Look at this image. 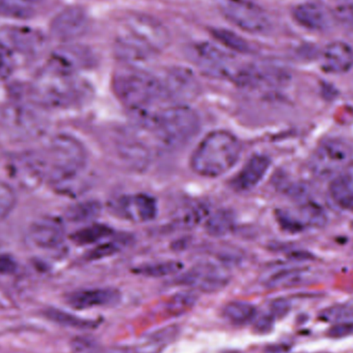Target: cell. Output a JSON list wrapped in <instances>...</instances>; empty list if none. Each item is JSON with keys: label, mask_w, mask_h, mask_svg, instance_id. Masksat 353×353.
Instances as JSON below:
<instances>
[{"label": "cell", "mask_w": 353, "mask_h": 353, "mask_svg": "<svg viewBox=\"0 0 353 353\" xmlns=\"http://www.w3.org/2000/svg\"><path fill=\"white\" fill-rule=\"evenodd\" d=\"M220 12L241 30L254 34L265 33L271 29L267 12L249 0H220Z\"/></svg>", "instance_id": "7"}, {"label": "cell", "mask_w": 353, "mask_h": 353, "mask_svg": "<svg viewBox=\"0 0 353 353\" xmlns=\"http://www.w3.org/2000/svg\"><path fill=\"white\" fill-rule=\"evenodd\" d=\"M292 17L298 24L309 30H325L329 26V19L325 10L312 2L296 6L292 10Z\"/></svg>", "instance_id": "24"}, {"label": "cell", "mask_w": 353, "mask_h": 353, "mask_svg": "<svg viewBox=\"0 0 353 353\" xmlns=\"http://www.w3.org/2000/svg\"><path fill=\"white\" fill-rule=\"evenodd\" d=\"M242 153L238 137L226 130H214L203 137L190 157V168L203 178H218L232 169Z\"/></svg>", "instance_id": "5"}, {"label": "cell", "mask_w": 353, "mask_h": 353, "mask_svg": "<svg viewBox=\"0 0 353 353\" xmlns=\"http://www.w3.org/2000/svg\"><path fill=\"white\" fill-rule=\"evenodd\" d=\"M161 80L171 99L176 103H184L199 95V81L188 68H170Z\"/></svg>", "instance_id": "15"}, {"label": "cell", "mask_w": 353, "mask_h": 353, "mask_svg": "<svg viewBox=\"0 0 353 353\" xmlns=\"http://www.w3.org/2000/svg\"><path fill=\"white\" fill-rule=\"evenodd\" d=\"M352 149L347 143L338 139H330L321 143L310 161V169L315 176L327 178L340 173L352 163Z\"/></svg>", "instance_id": "9"}, {"label": "cell", "mask_w": 353, "mask_h": 353, "mask_svg": "<svg viewBox=\"0 0 353 353\" xmlns=\"http://www.w3.org/2000/svg\"><path fill=\"white\" fill-rule=\"evenodd\" d=\"M124 243H125V241L114 240L108 243V244L99 245L97 248L93 249L92 252L89 254V259H99L115 254L121 249Z\"/></svg>", "instance_id": "38"}, {"label": "cell", "mask_w": 353, "mask_h": 353, "mask_svg": "<svg viewBox=\"0 0 353 353\" xmlns=\"http://www.w3.org/2000/svg\"><path fill=\"white\" fill-rule=\"evenodd\" d=\"M271 161L265 155L251 157L241 171L234 176L230 186L239 192L251 190L259 184L269 171Z\"/></svg>", "instance_id": "18"}, {"label": "cell", "mask_w": 353, "mask_h": 353, "mask_svg": "<svg viewBox=\"0 0 353 353\" xmlns=\"http://www.w3.org/2000/svg\"><path fill=\"white\" fill-rule=\"evenodd\" d=\"M190 56L203 74L216 79H228L234 82L242 68L230 54L209 43L193 45Z\"/></svg>", "instance_id": "8"}, {"label": "cell", "mask_w": 353, "mask_h": 353, "mask_svg": "<svg viewBox=\"0 0 353 353\" xmlns=\"http://www.w3.org/2000/svg\"><path fill=\"white\" fill-rule=\"evenodd\" d=\"M309 280V272L305 269L281 270L268 279L270 288H288L304 284Z\"/></svg>", "instance_id": "28"}, {"label": "cell", "mask_w": 353, "mask_h": 353, "mask_svg": "<svg viewBox=\"0 0 353 353\" xmlns=\"http://www.w3.org/2000/svg\"><path fill=\"white\" fill-rule=\"evenodd\" d=\"M46 179L58 192L77 194L87 181V152L80 141L68 134L54 137L41 151Z\"/></svg>", "instance_id": "2"}, {"label": "cell", "mask_w": 353, "mask_h": 353, "mask_svg": "<svg viewBox=\"0 0 353 353\" xmlns=\"http://www.w3.org/2000/svg\"><path fill=\"white\" fill-rule=\"evenodd\" d=\"M122 159L136 169L146 168L151 159L150 150L147 145L136 137H124L118 142Z\"/></svg>", "instance_id": "23"}, {"label": "cell", "mask_w": 353, "mask_h": 353, "mask_svg": "<svg viewBox=\"0 0 353 353\" xmlns=\"http://www.w3.org/2000/svg\"><path fill=\"white\" fill-rule=\"evenodd\" d=\"M234 218L232 214L226 211H219L208 219L207 228L209 234L214 236H223L232 230Z\"/></svg>", "instance_id": "34"}, {"label": "cell", "mask_w": 353, "mask_h": 353, "mask_svg": "<svg viewBox=\"0 0 353 353\" xmlns=\"http://www.w3.org/2000/svg\"><path fill=\"white\" fill-rule=\"evenodd\" d=\"M327 335L334 339L353 336V321L347 323H336L327 331Z\"/></svg>", "instance_id": "39"}, {"label": "cell", "mask_w": 353, "mask_h": 353, "mask_svg": "<svg viewBox=\"0 0 353 353\" xmlns=\"http://www.w3.org/2000/svg\"><path fill=\"white\" fill-rule=\"evenodd\" d=\"M197 300V294L190 290L178 292L168 301L165 309L171 316H182L192 310Z\"/></svg>", "instance_id": "30"}, {"label": "cell", "mask_w": 353, "mask_h": 353, "mask_svg": "<svg viewBox=\"0 0 353 353\" xmlns=\"http://www.w3.org/2000/svg\"><path fill=\"white\" fill-rule=\"evenodd\" d=\"M49 60L62 68L78 74L80 70L91 68L94 64L95 57L88 48L83 46H65L52 54Z\"/></svg>", "instance_id": "19"}, {"label": "cell", "mask_w": 353, "mask_h": 353, "mask_svg": "<svg viewBox=\"0 0 353 353\" xmlns=\"http://www.w3.org/2000/svg\"><path fill=\"white\" fill-rule=\"evenodd\" d=\"M12 171L17 181L29 188L46 180L45 168L39 152L24 153L17 157L12 161Z\"/></svg>", "instance_id": "17"}, {"label": "cell", "mask_w": 353, "mask_h": 353, "mask_svg": "<svg viewBox=\"0 0 353 353\" xmlns=\"http://www.w3.org/2000/svg\"><path fill=\"white\" fill-rule=\"evenodd\" d=\"M16 68L12 50L0 41V80L10 78Z\"/></svg>", "instance_id": "36"}, {"label": "cell", "mask_w": 353, "mask_h": 353, "mask_svg": "<svg viewBox=\"0 0 353 353\" xmlns=\"http://www.w3.org/2000/svg\"><path fill=\"white\" fill-rule=\"evenodd\" d=\"M101 207L95 201H87L74 205L68 212V217L72 221H87L99 215Z\"/></svg>", "instance_id": "35"}, {"label": "cell", "mask_w": 353, "mask_h": 353, "mask_svg": "<svg viewBox=\"0 0 353 353\" xmlns=\"http://www.w3.org/2000/svg\"><path fill=\"white\" fill-rule=\"evenodd\" d=\"M16 205V194L12 187L0 182V221L6 219Z\"/></svg>", "instance_id": "37"}, {"label": "cell", "mask_w": 353, "mask_h": 353, "mask_svg": "<svg viewBox=\"0 0 353 353\" xmlns=\"http://www.w3.org/2000/svg\"><path fill=\"white\" fill-rule=\"evenodd\" d=\"M180 333L178 325H168L149 333L139 340L134 353H161L170 344L173 343Z\"/></svg>", "instance_id": "22"}, {"label": "cell", "mask_w": 353, "mask_h": 353, "mask_svg": "<svg viewBox=\"0 0 353 353\" xmlns=\"http://www.w3.org/2000/svg\"><path fill=\"white\" fill-rule=\"evenodd\" d=\"M121 299V292L115 288H93L72 292L68 296V303L77 310H85L115 306Z\"/></svg>", "instance_id": "16"}, {"label": "cell", "mask_w": 353, "mask_h": 353, "mask_svg": "<svg viewBox=\"0 0 353 353\" xmlns=\"http://www.w3.org/2000/svg\"><path fill=\"white\" fill-rule=\"evenodd\" d=\"M230 279V274L224 268L213 263H201L182 274L176 280V283L199 292L212 294L223 290Z\"/></svg>", "instance_id": "10"}, {"label": "cell", "mask_w": 353, "mask_h": 353, "mask_svg": "<svg viewBox=\"0 0 353 353\" xmlns=\"http://www.w3.org/2000/svg\"><path fill=\"white\" fill-rule=\"evenodd\" d=\"M353 66V49L344 41H334L323 54L321 68L330 74H344Z\"/></svg>", "instance_id": "21"}, {"label": "cell", "mask_w": 353, "mask_h": 353, "mask_svg": "<svg viewBox=\"0 0 353 353\" xmlns=\"http://www.w3.org/2000/svg\"><path fill=\"white\" fill-rule=\"evenodd\" d=\"M90 18L82 6H72L56 14L51 22L50 32L54 39L63 43L76 41L88 30Z\"/></svg>", "instance_id": "12"}, {"label": "cell", "mask_w": 353, "mask_h": 353, "mask_svg": "<svg viewBox=\"0 0 353 353\" xmlns=\"http://www.w3.org/2000/svg\"><path fill=\"white\" fill-rule=\"evenodd\" d=\"M330 192L338 205L353 209V161L332 181Z\"/></svg>", "instance_id": "25"}, {"label": "cell", "mask_w": 353, "mask_h": 353, "mask_svg": "<svg viewBox=\"0 0 353 353\" xmlns=\"http://www.w3.org/2000/svg\"><path fill=\"white\" fill-rule=\"evenodd\" d=\"M201 120L194 110L185 103L165 108L145 132L152 134L167 149H179L188 144L199 132Z\"/></svg>", "instance_id": "6"}, {"label": "cell", "mask_w": 353, "mask_h": 353, "mask_svg": "<svg viewBox=\"0 0 353 353\" xmlns=\"http://www.w3.org/2000/svg\"><path fill=\"white\" fill-rule=\"evenodd\" d=\"M336 18L340 21V22L343 23L344 25H347V26L353 27V6H342L337 8L335 12Z\"/></svg>", "instance_id": "41"}, {"label": "cell", "mask_w": 353, "mask_h": 353, "mask_svg": "<svg viewBox=\"0 0 353 353\" xmlns=\"http://www.w3.org/2000/svg\"><path fill=\"white\" fill-rule=\"evenodd\" d=\"M182 268V263L179 261H161V263L141 265L134 269V273L146 276V277H165V276L179 273Z\"/></svg>", "instance_id": "31"}, {"label": "cell", "mask_w": 353, "mask_h": 353, "mask_svg": "<svg viewBox=\"0 0 353 353\" xmlns=\"http://www.w3.org/2000/svg\"><path fill=\"white\" fill-rule=\"evenodd\" d=\"M88 353H134L132 350L122 346H110V347L101 348V350H91Z\"/></svg>", "instance_id": "43"}, {"label": "cell", "mask_w": 353, "mask_h": 353, "mask_svg": "<svg viewBox=\"0 0 353 353\" xmlns=\"http://www.w3.org/2000/svg\"><path fill=\"white\" fill-rule=\"evenodd\" d=\"M2 122L8 130L16 136H37L43 130L41 116L32 109V105L14 103L2 112Z\"/></svg>", "instance_id": "13"}, {"label": "cell", "mask_w": 353, "mask_h": 353, "mask_svg": "<svg viewBox=\"0 0 353 353\" xmlns=\"http://www.w3.org/2000/svg\"><path fill=\"white\" fill-rule=\"evenodd\" d=\"M224 319L236 325H246L256 319L257 310L252 304L243 301H232L222 310Z\"/></svg>", "instance_id": "27"}, {"label": "cell", "mask_w": 353, "mask_h": 353, "mask_svg": "<svg viewBox=\"0 0 353 353\" xmlns=\"http://www.w3.org/2000/svg\"><path fill=\"white\" fill-rule=\"evenodd\" d=\"M16 270V263L6 255H0V274H10Z\"/></svg>", "instance_id": "42"}, {"label": "cell", "mask_w": 353, "mask_h": 353, "mask_svg": "<svg viewBox=\"0 0 353 353\" xmlns=\"http://www.w3.org/2000/svg\"><path fill=\"white\" fill-rule=\"evenodd\" d=\"M321 321L325 323H341L353 321V306L350 304H338L329 307L321 312Z\"/></svg>", "instance_id": "33"}, {"label": "cell", "mask_w": 353, "mask_h": 353, "mask_svg": "<svg viewBox=\"0 0 353 353\" xmlns=\"http://www.w3.org/2000/svg\"><path fill=\"white\" fill-rule=\"evenodd\" d=\"M3 37L10 49L29 57L41 54L47 45V39L41 31L22 25L6 27Z\"/></svg>", "instance_id": "14"}, {"label": "cell", "mask_w": 353, "mask_h": 353, "mask_svg": "<svg viewBox=\"0 0 353 353\" xmlns=\"http://www.w3.org/2000/svg\"><path fill=\"white\" fill-rule=\"evenodd\" d=\"M290 303L285 299H277L272 302L270 306V315L275 319H282L288 314L290 311Z\"/></svg>", "instance_id": "40"}, {"label": "cell", "mask_w": 353, "mask_h": 353, "mask_svg": "<svg viewBox=\"0 0 353 353\" xmlns=\"http://www.w3.org/2000/svg\"><path fill=\"white\" fill-rule=\"evenodd\" d=\"M91 88L78 74L48 60L31 87L32 101L51 108H72L86 103Z\"/></svg>", "instance_id": "4"}, {"label": "cell", "mask_w": 353, "mask_h": 353, "mask_svg": "<svg viewBox=\"0 0 353 353\" xmlns=\"http://www.w3.org/2000/svg\"><path fill=\"white\" fill-rule=\"evenodd\" d=\"M29 236L31 242L39 248H56L63 241V225L56 218H43L31 226Z\"/></svg>", "instance_id": "20"}, {"label": "cell", "mask_w": 353, "mask_h": 353, "mask_svg": "<svg viewBox=\"0 0 353 353\" xmlns=\"http://www.w3.org/2000/svg\"><path fill=\"white\" fill-rule=\"evenodd\" d=\"M112 234H113V230L109 226L103 225V224H94V225L82 228V230L74 232L72 239L77 244H93V243L99 242V241L103 240V239L108 238Z\"/></svg>", "instance_id": "32"}, {"label": "cell", "mask_w": 353, "mask_h": 353, "mask_svg": "<svg viewBox=\"0 0 353 353\" xmlns=\"http://www.w3.org/2000/svg\"><path fill=\"white\" fill-rule=\"evenodd\" d=\"M110 209L117 217L134 223L152 221L157 215V201L146 193L121 195L110 203Z\"/></svg>", "instance_id": "11"}, {"label": "cell", "mask_w": 353, "mask_h": 353, "mask_svg": "<svg viewBox=\"0 0 353 353\" xmlns=\"http://www.w3.org/2000/svg\"><path fill=\"white\" fill-rule=\"evenodd\" d=\"M43 315L46 319L57 323V325L72 327V329H94L99 325V321H94V319H83V317L77 316V315L66 312L61 309L47 308L43 311Z\"/></svg>", "instance_id": "26"}, {"label": "cell", "mask_w": 353, "mask_h": 353, "mask_svg": "<svg viewBox=\"0 0 353 353\" xmlns=\"http://www.w3.org/2000/svg\"><path fill=\"white\" fill-rule=\"evenodd\" d=\"M212 35L222 46L236 52V53L247 54L251 52L250 43L244 37L239 35L238 33L232 32V31L228 30V29H213L212 30Z\"/></svg>", "instance_id": "29"}, {"label": "cell", "mask_w": 353, "mask_h": 353, "mask_svg": "<svg viewBox=\"0 0 353 353\" xmlns=\"http://www.w3.org/2000/svg\"><path fill=\"white\" fill-rule=\"evenodd\" d=\"M25 1L30 2V3L37 4L39 0H25Z\"/></svg>", "instance_id": "44"}, {"label": "cell", "mask_w": 353, "mask_h": 353, "mask_svg": "<svg viewBox=\"0 0 353 353\" xmlns=\"http://www.w3.org/2000/svg\"><path fill=\"white\" fill-rule=\"evenodd\" d=\"M113 89L136 125L143 130H146L165 108L176 103L161 78L139 68L118 70L113 78Z\"/></svg>", "instance_id": "1"}, {"label": "cell", "mask_w": 353, "mask_h": 353, "mask_svg": "<svg viewBox=\"0 0 353 353\" xmlns=\"http://www.w3.org/2000/svg\"><path fill=\"white\" fill-rule=\"evenodd\" d=\"M170 41L169 30L163 23L148 14L134 12L121 21L114 50L124 61H145L159 55Z\"/></svg>", "instance_id": "3"}]
</instances>
